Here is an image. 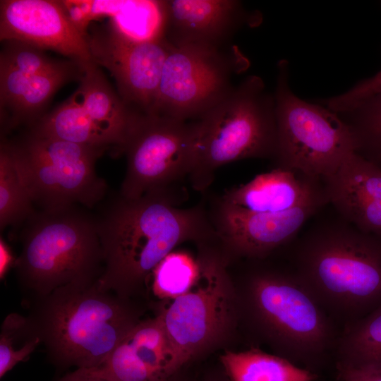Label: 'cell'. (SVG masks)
<instances>
[{"instance_id": "1", "label": "cell", "mask_w": 381, "mask_h": 381, "mask_svg": "<svg viewBox=\"0 0 381 381\" xmlns=\"http://www.w3.org/2000/svg\"><path fill=\"white\" fill-rule=\"evenodd\" d=\"M96 221L104 258L98 286L124 299L181 243L218 237L204 203L181 208L159 193H119Z\"/></svg>"}, {"instance_id": "2", "label": "cell", "mask_w": 381, "mask_h": 381, "mask_svg": "<svg viewBox=\"0 0 381 381\" xmlns=\"http://www.w3.org/2000/svg\"><path fill=\"white\" fill-rule=\"evenodd\" d=\"M339 218L300 238L293 270L325 311L346 325L381 306V237Z\"/></svg>"}, {"instance_id": "3", "label": "cell", "mask_w": 381, "mask_h": 381, "mask_svg": "<svg viewBox=\"0 0 381 381\" xmlns=\"http://www.w3.org/2000/svg\"><path fill=\"white\" fill-rule=\"evenodd\" d=\"M97 281L64 286L34 299L27 318L59 363L99 366L139 322L126 299L101 290Z\"/></svg>"}, {"instance_id": "4", "label": "cell", "mask_w": 381, "mask_h": 381, "mask_svg": "<svg viewBox=\"0 0 381 381\" xmlns=\"http://www.w3.org/2000/svg\"><path fill=\"white\" fill-rule=\"evenodd\" d=\"M193 162L188 181L204 193L222 165L248 158H274L277 128L274 97L250 75L193 122Z\"/></svg>"}, {"instance_id": "5", "label": "cell", "mask_w": 381, "mask_h": 381, "mask_svg": "<svg viewBox=\"0 0 381 381\" xmlns=\"http://www.w3.org/2000/svg\"><path fill=\"white\" fill-rule=\"evenodd\" d=\"M25 222L14 267L20 284L34 298L64 286L93 283L102 276L96 218L73 206L35 212Z\"/></svg>"}, {"instance_id": "6", "label": "cell", "mask_w": 381, "mask_h": 381, "mask_svg": "<svg viewBox=\"0 0 381 381\" xmlns=\"http://www.w3.org/2000/svg\"><path fill=\"white\" fill-rule=\"evenodd\" d=\"M248 291L250 311L277 355L318 374L339 333L295 271L256 269Z\"/></svg>"}, {"instance_id": "7", "label": "cell", "mask_w": 381, "mask_h": 381, "mask_svg": "<svg viewBox=\"0 0 381 381\" xmlns=\"http://www.w3.org/2000/svg\"><path fill=\"white\" fill-rule=\"evenodd\" d=\"M3 140L33 202L42 211L78 205L92 208L106 195L107 185L95 171L105 150L36 134Z\"/></svg>"}, {"instance_id": "8", "label": "cell", "mask_w": 381, "mask_h": 381, "mask_svg": "<svg viewBox=\"0 0 381 381\" xmlns=\"http://www.w3.org/2000/svg\"><path fill=\"white\" fill-rule=\"evenodd\" d=\"M275 114L277 167L324 179L358 151L353 131L339 114L295 95L288 82V64H278Z\"/></svg>"}, {"instance_id": "9", "label": "cell", "mask_w": 381, "mask_h": 381, "mask_svg": "<svg viewBox=\"0 0 381 381\" xmlns=\"http://www.w3.org/2000/svg\"><path fill=\"white\" fill-rule=\"evenodd\" d=\"M193 123L140 114L124 150L127 166L120 194L137 199L159 193L179 205L188 195L184 183L193 167Z\"/></svg>"}, {"instance_id": "10", "label": "cell", "mask_w": 381, "mask_h": 381, "mask_svg": "<svg viewBox=\"0 0 381 381\" xmlns=\"http://www.w3.org/2000/svg\"><path fill=\"white\" fill-rule=\"evenodd\" d=\"M240 64L222 48L171 46L150 114L198 120L233 89L231 77Z\"/></svg>"}, {"instance_id": "11", "label": "cell", "mask_w": 381, "mask_h": 381, "mask_svg": "<svg viewBox=\"0 0 381 381\" xmlns=\"http://www.w3.org/2000/svg\"><path fill=\"white\" fill-rule=\"evenodd\" d=\"M226 256L214 251L202 256L195 286L174 299L159 317L169 342L176 371L219 336L231 312Z\"/></svg>"}, {"instance_id": "12", "label": "cell", "mask_w": 381, "mask_h": 381, "mask_svg": "<svg viewBox=\"0 0 381 381\" xmlns=\"http://www.w3.org/2000/svg\"><path fill=\"white\" fill-rule=\"evenodd\" d=\"M87 40L92 61L111 74L123 102L137 113L150 114L171 45L162 37L131 38L111 22L92 28Z\"/></svg>"}, {"instance_id": "13", "label": "cell", "mask_w": 381, "mask_h": 381, "mask_svg": "<svg viewBox=\"0 0 381 381\" xmlns=\"http://www.w3.org/2000/svg\"><path fill=\"white\" fill-rule=\"evenodd\" d=\"M327 204V198L323 197L281 213H255L225 204L216 196L207 207L226 251L262 259L293 241L307 221Z\"/></svg>"}, {"instance_id": "14", "label": "cell", "mask_w": 381, "mask_h": 381, "mask_svg": "<svg viewBox=\"0 0 381 381\" xmlns=\"http://www.w3.org/2000/svg\"><path fill=\"white\" fill-rule=\"evenodd\" d=\"M0 40L52 50L83 65L93 62L87 36L72 23L61 1L1 0Z\"/></svg>"}, {"instance_id": "15", "label": "cell", "mask_w": 381, "mask_h": 381, "mask_svg": "<svg viewBox=\"0 0 381 381\" xmlns=\"http://www.w3.org/2000/svg\"><path fill=\"white\" fill-rule=\"evenodd\" d=\"M162 38L172 47L222 46L249 18L235 0L160 1Z\"/></svg>"}, {"instance_id": "16", "label": "cell", "mask_w": 381, "mask_h": 381, "mask_svg": "<svg viewBox=\"0 0 381 381\" xmlns=\"http://www.w3.org/2000/svg\"><path fill=\"white\" fill-rule=\"evenodd\" d=\"M78 369L110 381H168L176 372L159 316L135 325L99 366Z\"/></svg>"}, {"instance_id": "17", "label": "cell", "mask_w": 381, "mask_h": 381, "mask_svg": "<svg viewBox=\"0 0 381 381\" xmlns=\"http://www.w3.org/2000/svg\"><path fill=\"white\" fill-rule=\"evenodd\" d=\"M328 203L359 230L381 237V167L351 154L322 179Z\"/></svg>"}, {"instance_id": "18", "label": "cell", "mask_w": 381, "mask_h": 381, "mask_svg": "<svg viewBox=\"0 0 381 381\" xmlns=\"http://www.w3.org/2000/svg\"><path fill=\"white\" fill-rule=\"evenodd\" d=\"M83 65L74 61L63 69L38 74L21 73L0 64L1 135L20 126L33 127L45 114L55 92L66 82L80 80Z\"/></svg>"}, {"instance_id": "19", "label": "cell", "mask_w": 381, "mask_h": 381, "mask_svg": "<svg viewBox=\"0 0 381 381\" xmlns=\"http://www.w3.org/2000/svg\"><path fill=\"white\" fill-rule=\"evenodd\" d=\"M222 202L255 213H281L327 197L323 181L276 167L217 196Z\"/></svg>"}, {"instance_id": "20", "label": "cell", "mask_w": 381, "mask_h": 381, "mask_svg": "<svg viewBox=\"0 0 381 381\" xmlns=\"http://www.w3.org/2000/svg\"><path fill=\"white\" fill-rule=\"evenodd\" d=\"M80 85L73 93L108 150H124L140 114L128 107L112 89L94 62L83 66Z\"/></svg>"}, {"instance_id": "21", "label": "cell", "mask_w": 381, "mask_h": 381, "mask_svg": "<svg viewBox=\"0 0 381 381\" xmlns=\"http://www.w3.org/2000/svg\"><path fill=\"white\" fill-rule=\"evenodd\" d=\"M85 25L93 20L109 17L123 34L138 40L162 37V12L160 1H79Z\"/></svg>"}, {"instance_id": "22", "label": "cell", "mask_w": 381, "mask_h": 381, "mask_svg": "<svg viewBox=\"0 0 381 381\" xmlns=\"http://www.w3.org/2000/svg\"><path fill=\"white\" fill-rule=\"evenodd\" d=\"M220 361L229 381H315L318 375L258 349L226 351Z\"/></svg>"}, {"instance_id": "23", "label": "cell", "mask_w": 381, "mask_h": 381, "mask_svg": "<svg viewBox=\"0 0 381 381\" xmlns=\"http://www.w3.org/2000/svg\"><path fill=\"white\" fill-rule=\"evenodd\" d=\"M335 353L337 368L381 365V306L344 325Z\"/></svg>"}, {"instance_id": "24", "label": "cell", "mask_w": 381, "mask_h": 381, "mask_svg": "<svg viewBox=\"0 0 381 381\" xmlns=\"http://www.w3.org/2000/svg\"><path fill=\"white\" fill-rule=\"evenodd\" d=\"M33 202L3 140L0 147V228L18 226L35 212Z\"/></svg>"}, {"instance_id": "25", "label": "cell", "mask_w": 381, "mask_h": 381, "mask_svg": "<svg viewBox=\"0 0 381 381\" xmlns=\"http://www.w3.org/2000/svg\"><path fill=\"white\" fill-rule=\"evenodd\" d=\"M201 270L202 257L195 259L185 251L173 250L152 272L155 295L174 300L186 294L198 281Z\"/></svg>"}, {"instance_id": "26", "label": "cell", "mask_w": 381, "mask_h": 381, "mask_svg": "<svg viewBox=\"0 0 381 381\" xmlns=\"http://www.w3.org/2000/svg\"><path fill=\"white\" fill-rule=\"evenodd\" d=\"M345 114L351 116L348 123L356 138L357 152L380 166L381 92L361 100Z\"/></svg>"}, {"instance_id": "27", "label": "cell", "mask_w": 381, "mask_h": 381, "mask_svg": "<svg viewBox=\"0 0 381 381\" xmlns=\"http://www.w3.org/2000/svg\"><path fill=\"white\" fill-rule=\"evenodd\" d=\"M40 344L27 318L17 313L8 315L0 335V377L24 361Z\"/></svg>"}, {"instance_id": "28", "label": "cell", "mask_w": 381, "mask_h": 381, "mask_svg": "<svg viewBox=\"0 0 381 381\" xmlns=\"http://www.w3.org/2000/svg\"><path fill=\"white\" fill-rule=\"evenodd\" d=\"M0 64L21 73L38 74L56 71L70 66L74 61H59L48 56L44 50L17 40L1 42Z\"/></svg>"}, {"instance_id": "29", "label": "cell", "mask_w": 381, "mask_h": 381, "mask_svg": "<svg viewBox=\"0 0 381 381\" xmlns=\"http://www.w3.org/2000/svg\"><path fill=\"white\" fill-rule=\"evenodd\" d=\"M381 92V71L357 84L349 92L327 100V107L338 113L349 111L361 100Z\"/></svg>"}, {"instance_id": "30", "label": "cell", "mask_w": 381, "mask_h": 381, "mask_svg": "<svg viewBox=\"0 0 381 381\" xmlns=\"http://www.w3.org/2000/svg\"><path fill=\"white\" fill-rule=\"evenodd\" d=\"M341 381H381V365L337 368Z\"/></svg>"}, {"instance_id": "31", "label": "cell", "mask_w": 381, "mask_h": 381, "mask_svg": "<svg viewBox=\"0 0 381 381\" xmlns=\"http://www.w3.org/2000/svg\"><path fill=\"white\" fill-rule=\"evenodd\" d=\"M0 251H1V277L4 275L6 272L8 270V267L14 264L13 263V259L10 252L8 247L6 243L1 240L0 243Z\"/></svg>"}, {"instance_id": "32", "label": "cell", "mask_w": 381, "mask_h": 381, "mask_svg": "<svg viewBox=\"0 0 381 381\" xmlns=\"http://www.w3.org/2000/svg\"><path fill=\"white\" fill-rule=\"evenodd\" d=\"M73 381H110L106 379L91 376L81 369L68 375Z\"/></svg>"}, {"instance_id": "33", "label": "cell", "mask_w": 381, "mask_h": 381, "mask_svg": "<svg viewBox=\"0 0 381 381\" xmlns=\"http://www.w3.org/2000/svg\"><path fill=\"white\" fill-rule=\"evenodd\" d=\"M60 381H73L68 375L66 376L64 378L61 379Z\"/></svg>"}]
</instances>
